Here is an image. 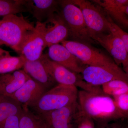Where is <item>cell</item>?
<instances>
[{"mask_svg":"<svg viewBox=\"0 0 128 128\" xmlns=\"http://www.w3.org/2000/svg\"><path fill=\"white\" fill-rule=\"evenodd\" d=\"M35 28L41 34L44 48L66 40L68 30L59 13L43 22H37Z\"/></svg>","mask_w":128,"mask_h":128,"instance_id":"obj_10","label":"cell"},{"mask_svg":"<svg viewBox=\"0 0 128 128\" xmlns=\"http://www.w3.org/2000/svg\"><path fill=\"white\" fill-rule=\"evenodd\" d=\"M2 45V44L0 42V45Z\"/></svg>","mask_w":128,"mask_h":128,"instance_id":"obj_33","label":"cell"},{"mask_svg":"<svg viewBox=\"0 0 128 128\" xmlns=\"http://www.w3.org/2000/svg\"><path fill=\"white\" fill-rule=\"evenodd\" d=\"M124 70L125 73H126V75H127L128 78V63L127 66L125 68H124Z\"/></svg>","mask_w":128,"mask_h":128,"instance_id":"obj_30","label":"cell"},{"mask_svg":"<svg viewBox=\"0 0 128 128\" xmlns=\"http://www.w3.org/2000/svg\"><path fill=\"white\" fill-rule=\"evenodd\" d=\"M105 49L112 56L114 62L125 68L128 63V53L120 37L112 32L94 35L91 37Z\"/></svg>","mask_w":128,"mask_h":128,"instance_id":"obj_11","label":"cell"},{"mask_svg":"<svg viewBox=\"0 0 128 128\" xmlns=\"http://www.w3.org/2000/svg\"><path fill=\"white\" fill-rule=\"evenodd\" d=\"M126 128H128V124H127V126H126Z\"/></svg>","mask_w":128,"mask_h":128,"instance_id":"obj_32","label":"cell"},{"mask_svg":"<svg viewBox=\"0 0 128 128\" xmlns=\"http://www.w3.org/2000/svg\"><path fill=\"white\" fill-rule=\"evenodd\" d=\"M1 23V20H0V24Z\"/></svg>","mask_w":128,"mask_h":128,"instance_id":"obj_34","label":"cell"},{"mask_svg":"<svg viewBox=\"0 0 128 128\" xmlns=\"http://www.w3.org/2000/svg\"><path fill=\"white\" fill-rule=\"evenodd\" d=\"M22 112L8 118L0 126V128H20V119Z\"/></svg>","mask_w":128,"mask_h":128,"instance_id":"obj_26","label":"cell"},{"mask_svg":"<svg viewBox=\"0 0 128 128\" xmlns=\"http://www.w3.org/2000/svg\"><path fill=\"white\" fill-rule=\"evenodd\" d=\"M80 9L90 37L110 32L106 16L94 4L85 0H70Z\"/></svg>","mask_w":128,"mask_h":128,"instance_id":"obj_9","label":"cell"},{"mask_svg":"<svg viewBox=\"0 0 128 128\" xmlns=\"http://www.w3.org/2000/svg\"><path fill=\"white\" fill-rule=\"evenodd\" d=\"M78 102L82 114L101 125L126 119L118 109L113 98L104 93L81 90L78 91Z\"/></svg>","mask_w":128,"mask_h":128,"instance_id":"obj_1","label":"cell"},{"mask_svg":"<svg viewBox=\"0 0 128 128\" xmlns=\"http://www.w3.org/2000/svg\"><path fill=\"white\" fill-rule=\"evenodd\" d=\"M9 52L8 51L6 50H4L2 48H0V58L4 54H7V53Z\"/></svg>","mask_w":128,"mask_h":128,"instance_id":"obj_29","label":"cell"},{"mask_svg":"<svg viewBox=\"0 0 128 128\" xmlns=\"http://www.w3.org/2000/svg\"><path fill=\"white\" fill-rule=\"evenodd\" d=\"M102 86L104 93L112 97L128 93V83L122 80H114Z\"/></svg>","mask_w":128,"mask_h":128,"instance_id":"obj_23","label":"cell"},{"mask_svg":"<svg viewBox=\"0 0 128 128\" xmlns=\"http://www.w3.org/2000/svg\"><path fill=\"white\" fill-rule=\"evenodd\" d=\"M26 2L22 0H0V16L4 17L28 12Z\"/></svg>","mask_w":128,"mask_h":128,"instance_id":"obj_21","label":"cell"},{"mask_svg":"<svg viewBox=\"0 0 128 128\" xmlns=\"http://www.w3.org/2000/svg\"><path fill=\"white\" fill-rule=\"evenodd\" d=\"M108 25L110 32L116 34L123 41L126 50L128 53V33L122 30L113 22L110 16L107 14Z\"/></svg>","mask_w":128,"mask_h":128,"instance_id":"obj_24","label":"cell"},{"mask_svg":"<svg viewBox=\"0 0 128 128\" xmlns=\"http://www.w3.org/2000/svg\"><path fill=\"white\" fill-rule=\"evenodd\" d=\"M23 108L20 119V128H48L43 120L28 108Z\"/></svg>","mask_w":128,"mask_h":128,"instance_id":"obj_22","label":"cell"},{"mask_svg":"<svg viewBox=\"0 0 128 128\" xmlns=\"http://www.w3.org/2000/svg\"><path fill=\"white\" fill-rule=\"evenodd\" d=\"M77 128H95L94 121L82 114L78 122Z\"/></svg>","mask_w":128,"mask_h":128,"instance_id":"obj_27","label":"cell"},{"mask_svg":"<svg viewBox=\"0 0 128 128\" xmlns=\"http://www.w3.org/2000/svg\"><path fill=\"white\" fill-rule=\"evenodd\" d=\"M60 1L53 0H27V8L37 22H43L59 13Z\"/></svg>","mask_w":128,"mask_h":128,"instance_id":"obj_16","label":"cell"},{"mask_svg":"<svg viewBox=\"0 0 128 128\" xmlns=\"http://www.w3.org/2000/svg\"><path fill=\"white\" fill-rule=\"evenodd\" d=\"M48 57L54 62L76 73H81L86 67L66 48L57 44L48 48Z\"/></svg>","mask_w":128,"mask_h":128,"instance_id":"obj_14","label":"cell"},{"mask_svg":"<svg viewBox=\"0 0 128 128\" xmlns=\"http://www.w3.org/2000/svg\"><path fill=\"white\" fill-rule=\"evenodd\" d=\"M34 28L23 16H5L0 24V42L13 50L28 32Z\"/></svg>","mask_w":128,"mask_h":128,"instance_id":"obj_5","label":"cell"},{"mask_svg":"<svg viewBox=\"0 0 128 128\" xmlns=\"http://www.w3.org/2000/svg\"><path fill=\"white\" fill-rule=\"evenodd\" d=\"M81 73L83 80L94 86H100L115 80L128 83L126 73L115 63L103 66H88Z\"/></svg>","mask_w":128,"mask_h":128,"instance_id":"obj_8","label":"cell"},{"mask_svg":"<svg viewBox=\"0 0 128 128\" xmlns=\"http://www.w3.org/2000/svg\"><path fill=\"white\" fill-rule=\"evenodd\" d=\"M42 64L50 76L58 84L74 86L82 90L96 93H103L100 86L89 84L77 75V73L51 60L47 54H42L40 58Z\"/></svg>","mask_w":128,"mask_h":128,"instance_id":"obj_3","label":"cell"},{"mask_svg":"<svg viewBox=\"0 0 128 128\" xmlns=\"http://www.w3.org/2000/svg\"><path fill=\"white\" fill-rule=\"evenodd\" d=\"M23 70L35 81L42 86L47 91L57 85L39 59L34 61L26 60Z\"/></svg>","mask_w":128,"mask_h":128,"instance_id":"obj_17","label":"cell"},{"mask_svg":"<svg viewBox=\"0 0 128 128\" xmlns=\"http://www.w3.org/2000/svg\"><path fill=\"white\" fill-rule=\"evenodd\" d=\"M46 91L42 86L30 78L10 96L20 103L22 108H28Z\"/></svg>","mask_w":128,"mask_h":128,"instance_id":"obj_15","label":"cell"},{"mask_svg":"<svg viewBox=\"0 0 128 128\" xmlns=\"http://www.w3.org/2000/svg\"><path fill=\"white\" fill-rule=\"evenodd\" d=\"M60 15L68 30V36L82 42H92L80 8L70 0L60 1Z\"/></svg>","mask_w":128,"mask_h":128,"instance_id":"obj_4","label":"cell"},{"mask_svg":"<svg viewBox=\"0 0 128 128\" xmlns=\"http://www.w3.org/2000/svg\"><path fill=\"white\" fill-rule=\"evenodd\" d=\"M27 60L22 56L15 57L8 52L0 58V75L20 70Z\"/></svg>","mask_w":128,"mask_h":128,"instance_id":"obj_20","label":"cell"},{"mask_svg":"<svg viewBox=\"0 0 128 128\" xmlns=\"http://www.w3.org/2000/svg\"><path fill=\"white\" fill-rule=\"evenodd\" d=\"M30 78L23 70H21L0 75V94L10 96Z\"/></svg>","mask_w":128,"mask_h":128,"instance_id":"obj_18","label":"cell"},{"mask_svg":"<svg viewBox=\"0 0 128 128\" xmlns=\"http://www.w3.org/2000/svg\"><path fill=\"white\" fill-rule=\"evenodd\" d=\"M112 98L119 112L128 119V93Z\"/></svg>","mask_w":128,"mask_h":128,"instance_id":"obj_25","label":"cell"},{"mask_svg":"<svg viewBox=\"0 0 128 128\" xmlns=\"http://www.w3.org/2000/svg\"><path fill=\"white\" fill-rule=\"evenodd\" d=\"M128 124L123 122L122 120L115 121L111 124H107L101 125V128H126Z\"/></svg>","mask_w":128,"mask_h":128,"instance_id":"obj_28","label":"cell"},{"mask_svg":"<svg viewBox=\"0 0 128 128\" xmlns=\"http://www.w3.org/2000/svg\"><path fill=\"white\" fill-rule=\"evenodd\" d=\"M78 92L77 88L74 86L57 84L28 108L36 114L57 110L77 101Z\"/></svg>","mask_w":128,"mask_h":128,"instance_id":"obj_2","label":"cell"},{"mask_svg":"<svg viewBox=\"0 0 128 128\" xmlns=\"http://www.w3.org/2000/svg\"><path fill=\"white\" fill-rule=\"evenodd\" d=\"M124 12H125V13L127 14V16H128V6H126L124 8Z\"/></svg>","mask_w":128,"mask_h":128,"instance_id":"obj_31","label":"cell"},{"mask_svg":"<svg viewBox=\"0 0 128 128\" xmlns=\"http://www.w3.org/2000/svg\"><path fill=\"white\" fill-rule=\"evenodd\" d=\"M22 109L21 104L11 97L0 94V126L8 118L20 113Z\"/></svg>","mask_w":128,"mask_h":128,"instance_id":"obj_19","label":"cell"},{"mask_svg":"<svg viewBox=\"0 0 128 128\" xmlns=\"http://www.w3.org/2000/svg\"><path fill=\"white\" fill-rule=\"evenodd\" d=\"M102 7L113 22L128 33V16L124 8L128 0H93L92 1Z\"/></svg>","mask_w":128,"mask_h":128,"instance_id":"obj_13","label":"cell"},{"mask_svg":"<svg viewBox=\"0 0 128 128\" xmlns=\"http://www.w3.org/2000/svg\"><path fill=\"white\" fill-rule=\"evenodd\" d=\"M36 114L48 128H77L82 113L77 100L59 109Z\"/></svg>","mask_w":128,"mask_h":128,"instance_id":"obj_6","label":"cell"},{"mask_svg":"<svg viewBox=\"0 0 128 128\" xmlns=\"http://www.w3.org/2000/svg\"><path fill=\"white\" fill-rule=\"evenodd\" d=\"M44 48L42 38L35 28L24 35L13 50L27 60L34 61L40 58Z\"/></svg>","mask_w":128,"mask_h":128,"instance_id":"obj_12","label":"cell"},{"mask_svg":"<svg viewBox=\"0 0 128 128\" xmlns=\"http://www.w3.org/2000/svg\"><path fill=\"white\" fill-rule=\"evenodd\" d=\"M60 43L83 64L103 66L115 63L109 56L82 42L65 40Z\"/></svg>","mask_w":128,"mask_h":128,"instance_id":"obj_7","label":"cell"}]
</instances>
